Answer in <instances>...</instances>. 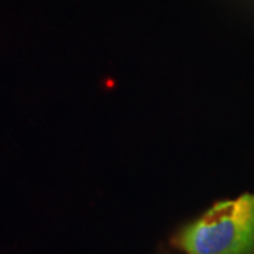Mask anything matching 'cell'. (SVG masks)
<instances>
[{
  "label": "cell",
  "mask_w": 254,
  "mask_h": 254,
  "mask_svg": "<svg viewBox=\"0 0 254 254\" xmlns=\"http://www.w3.org/2000/svg\"><path fill=\"white\" fill-rule=\"evenodd\" d=\"M187 254H253L254 193L220 200L180 235Z\"/></svg>",
  "instance_id": "1"
}]
</instances>
